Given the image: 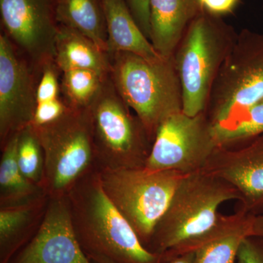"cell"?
Instances as JSON below:
<instances>
[{"instance_id": "6da1fadb", "label": "cell", "mask_w": 263, "mask_h": 263, "mask_svg": "<svg viewBox=\"0 0 263 263\" xmlns=\"http://www.w3.org/2000/svg\"><path fill=\"white\" fill-rule=\"evenodd\" d=\"M233 200H240L239 193L224 180L204 169L186 174L146 249L161 263L194 252L217 222L219 207Z\"/></svg>"}, {"instance_id": "7a4b0ae2", "label": "cell", "mask_w": 263, "mask_h": 263, "mask_svg": "<svg viewBox=\"0 0 263 263\" xmlns=\"http://www.w3.org/2000/svg\"><path fill=\"white\" fill-rule=\"evenodd\" d=\"M66 197L76 238L89 260L161 263L107 196L99 171L79 181Z\"/></svg>"}, {"instance_id": "3957f363", "label": "cell", "mask_w": 263, "mask_h": 263, "mask_svg": "<svg viewBox=\"0 0 263 263\" xmlns=\"http://www.w3.org/2000/svg\"><path fill=\"white\" fill-rule=\"evenodd\" d=\"M118 93L139 118L152 143L161 123L183 111V91L174 60H147L129 53L108 54Z\"/></svg>"}, {"instance_id": "277c9868", "label": "cell", "mask_w": 263, "mask_h": 263, "mask_svg": "<svg viewBox=\"0 0 263 263\" xmlns=\"http://www.w3.org/2000/svg\"><path fill=\"white\" fill-rule=\"evenodd\" d=\"M238 34L223 18L203 9L189 25L174 55L186 115L205 110L214 81Z\"/></svg>"}, {"instance_id": "5b68a950", "label": "cell", "mask_w": 263, "mask_h": 263, "mask_svg": "<svg viewBox=\"0 0 263 263\" xmlns=\"http://www.w3.org/2000/svg\"><path fill=\"white\" fill-rule=\"evenodd\" d=\"M34 127L44 155L42 188L47 196H66L98 171L89 108H69L54 122Z\"/></svg>"}, {"instance_id": "8992f818", "label": "cell", "mask_w": 263, "mask_h": 263, "mask_svg": "<svg viewBox=\"0 0 263 263\" xmlns=\"http://www.w3.org/2000/svg\"><path fill=\"white\" fill-rule=\"evenodd\" d=\"M104 191L145 247L186 174L146 166L99 171Z\"/></svg>"}, {"instance_id": "52a82bcc", "label": "cell", "mask_w": 263, "mask_h": 263, "mask_svg": "<svg viewBox=\"0 0 263 263\" xmlns=\"http://www.w3.org/2000/svg\"><path fill=\"white\" fill-rule=\"evenodd\" d=\"M98 171L145 166L152 141L110 74L89 107Z\"/></svg>"}, {"instance_id": "ba28073f", "label": "cell", "mask_w": 263, "mask_h": 263, "mask_svg": "<svg viewBox=\"0 0 263 263\" xmlns=\"http://www.w3.org/2000/svg\"><path fill=\"white\" fill-rule=\"evenodd\" d=\"M263 99V34L243 29L216 76L204 113L213 126L239 117Z\"/></svg>"}, {"instance_id": "9c48e42d", "label": "cell", "mask_w": 263, "mask_h": 263, "mask_svg": "<svg viewBox=\"0 0 263 263\" xmlns=\"http://www.w3.org/2000/svg\"><path fill=\"white\" fill-rule=\"evenodd\" d=\"M213 125L204 112H179L161 123L145 166L188 174L204 168L218 148Z\"/></svg>"}, {"instance_id": "30bf717a", "label": "cell", "mask_w": 263, "mask_h": 263, "mask_svg": "<svg viewBox=\"0 0 263 263\" xmlns=\"http://www.w3.org/2000/svg\"><path fill=\"white\" fill-rule=\"evenodd\" d=\"M3 33L37 71L54 61L56 0H0Z\"/></svg>"}, {"instance_id": "8fae6325", "label": "cell", "mask_w": 263, "mask_h": 263, "mask_svg": "<svg viewBox=\"0 0 263 263\" xmlns=\"http://www.w3.org/2000/svg\"><path fill=\"white\" fill-rule=\"evenodd\" d=\"M40 72L0 34V146L32 124Z\"/></svg>"}, {"instance_id": "7c38bea8", "label": "cell", "mask_w": 263, "mask_h": 263, "mask_svg": "<svg viewBox=\"0 0 263 263\" xmlns=\"http://www.w3.org/2000/svg\"><path fill=\"white\" fill-rule=\"evenodd\" d=\"M8 263H91L76 238L67 197H50L37 233Z\"/></svg>"}, {"instance_id": "4fadbf2b", "label": "cell", "mask_w": 263, "mask_h": 263, "mask_svg": "<svg viewBox=\"0 0 263 263\" xmlns=\"http://www.w3.org/2000/svg\"><path fill=\"white\" fill-rule=\"evenodd\" d=\"M246 143L218 147L203 169L233 186L242 209L257 215L263 209V135Z\"/></svg>"}, {"instance_id": "5bb4252c", "label": "cell", "mask_w": 263, "mask_h": 263, "mask_svg": "<svg viewBox=\"0 0 263 263\" xmlns=\"http://www.w3.org/2000/svg\"><path fill=\"white\" fill-rule=\"evenodd\" d=\"M202 10L200 0H151L150 42L158 54L174 57L189 25Z\"/></svg>"}, {"instance_id": "9a60e30c", "label": "cell", "mask_w": 263, "mask_h": 263, "mask_svg": "<svg viewBox=\"0 0 263 263\" xmlns=\"http://www.w3.org/2000/svg\"><path fill=\"white\" fill-rule=\"evenodd\" d=\"M254 217L242 208L232 215H220L194 251V263H236L240 243L252 235Z\"/></svg>"}, {"instance_id": "2e32d148", "label": "cell", "mask_w": 263, "mask_h": 263, "mask_svg": "<svg viewBox=\"0 0 263 263\" xmlns=\"http://www.w3.org/2000/svg\"><path fill=\"white\" fill-rule=\"evenodd\" d=\"M47 195L18 205L0 208V263H8L32 240L42 222Z\"/></svg>"}, {"instance_id": "e0dca14e", "label": "cell", "mask_w": 263, "mask_h": 263, "mask_svg": "<svg viewBox=\"0 0 263 263\" xmlns=\"http://www.w3.org/2000/svg\"><path fill=\"white\" fill-rule=\"evenodd\" d=\"M107 31L108 54L129 52L147 60L162 58L144 35L124 0H103Z\"/></svg>"}, {"instance_id": "ac0fdd59", "label": "cell", "mask_w": 263, "mask_h": 263, "mask_svg": "<svg viewBox=\"0 0 263 263\" xmlns=\"http://www.w3.org/2000/svg\"><path fill=\"white\" fill-rule=\"evenodd\" d=\"M54 62L62 72L87 69L105 76L110 74L108 53L81 33L60 24L55 45Z\"/></svg>"}, {"instance_id": "d6986e66", "label": "cell", "mask_w": 263, "mask_h": 263, "mask_svg": "<svg viewBox=\"0 0 263 263\" xmlns=\"http://www.w3.org/2000/svg\"><path fill=\"white\" fill-rule=\"evenodd\" d=\"M57 22L81 33L108 53V31L103 0H56Z\"/></svg>"}, {"instance_id": "ffe728a7", "label": "cell", "mask_w": 263, "mask_h": 263, "mask_svg": "<svg viewBox=\"0 0 263 263\" xmlns=\"http://www.w3.org/2000/svg\"><path fill=\"white\" fill-rule=\"evenodd\" d=\"M18 133L1 146L0 208L18 206L46 195L41 186L24 176L17 160Z\"/></svg>"}, {"instance_id": "44dd1931", "label": "cell", "mask_w": 263, "mask_h": 263, "mask_svg": "<svg viewBox=\"0 0 263 263\" xmlns=\"http://www.w3.org/2000/svg\"><path fill=\"white\" fill-rule=\"evenodd\" d=\"M62 72L54 61L41 69L36 92V108L32 125L41 127L54 122L68 110L61 92Z\"/></svg>"}, {"instance_id": "7402d4cb", "label": "cell", "mask_w": 263, "mask_h": 263, "mask_svg": "<svg viewBox=\"0 0 263 263\" xmlns=\"http://www.w3.org/2000/svg\"><path fill=\"white\" fill-rule=\"evenodd\" d=\"M108 76L87 69L62 72L61 92L67 106L75 110L89 108Z\"/></svg>"}, {"instance_id": "603a6c76", "label": "cell", "mask_w": 263, "mask_h": 263, "mask_svg": "<svg viewBox=\"0 0 263 263\" xmlns=\"http://www.w3.org/2000/svg\"><path fill=\"white\" fill-rule=\"evenodd\" d=\"M218 146L247 143L263 135V99L239 117L213 126Z\"/></svg>"}, {"instance_id": "cb8c5ba5", "label": "cell", "mask_w": 263, "mask_h": 263, "mask_svg": "<svg viewBox=\"0 0 263 263\" xmlns=\"http://www.w3.org/2000/svg\"><path fill=\"white\" fill-rule=\"evenodd\" d=\"M17 160L24 176L42 187L44 155L37 133L32 124L18 133Z\"/></svg>"}, {"instance_id": "d4e9b609", "label": "cell", "mask_w": 263, "mask_h": 263, "mask_svg": "<svg viewBox=\"0 0 263 263\" xmlns=\"http://www.w3.org/2000/svg\"><path fill=\"white\" fill-rule=\"evenodd\" d=\"M236 263H263V238L249 235L240 243Z\"/></svg>"}, {"instance_id": "484cf974", "label": "cell", "mask_w": 263, "mask_h": 263, "mask_svg": "<svg viewBox=\"0 0 263 263\" xmlns=\"http://www.w3.org/2000/svg\"><path fill=\"white\" fill-rule=\"evenodd\" d=\"M132 15L144 35L150 41L151 0H124Z\"/></svg>"}, {"instance_id": "4316f807", "label": "cell", "mask_w": 263, "mask_h": 263, "mask_svg": "<svg viewBox=\"0 0 263 263\" xmlns=\"http://www.w3.org/2000/svg\"><path fill=\"white\" fill-rule=\"evenodd\" d=\"M202 9L211 14L221 17L234 13L242 0H200Z\"/></svg>"}, {"instance_id": "83f0119b", "label": "cell", "mask_w": 263, "mask_h": 263, "mask_svg": "<svg viewBox=\"0 0 263 263\" xmlns=\"http://www.w3.org/2000/svg\"><path fill=\"white\" fill-rule=\"evenodd\" d=\"M263 238V212L254 215L252 224V235Z\"/></svg>"}, {"instance_id": "f1b7e54d", "label": "cell", "mask_w": 263, "mask_h": 263, "mask_svg": "<svg viewBox=\"0 0 263 263\" xmlns=\"http://www.w3.org/2000/svg\"><path fill=\"white\" fill-rule=\"evenodd\" d=\"M91 263H110L108 262H102V261L90 260ZM195 262V252H190L180 256L178 258L174 259L169 263H194Z\"/></svg>"}, {"instance_id": "f546056e", "label": "cell", "mask_w": 263, "mask_h": 263, "mask_svg": "<svg viewBox=\"0 0 263 263\" xmlns=\"http://www.w3.org/2000/svg\"><path fill=\"white\" fill-rule=\"evenodd\" d=\"M262 2H263V0H262ZM262 7H263V4H262Z\"/></svg>"}]
</instances>
